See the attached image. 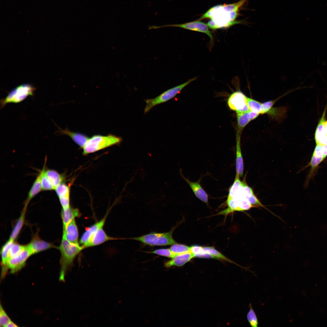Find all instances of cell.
<instances>
[{"mask_svg": "<svg viewBox=\"0 0 327 327\" xmlns=\"http://www.w3.org/2000/svg\"><path fill=\"white\" fill-rule=\"evenodd\" d=\"M108 235L103 229L101 228L92 235L89 241L82 246L83 249L100 245L108 241L116 239Z\"/></svg>", "mask_w": 327, "mask_h": 327, "instance_id": "8fae6325", "label": "cell"}, {"mask_svg": "<svg viewBox=\"0 0 327 327\" xmlns=\"http://www.w3.org/2000/svg\"><path fill=\"white\" fill-rule=\"evenodd\" d=\"M56 193L58 198L70 197V187L65 183H61L55 189Z\"/></svg>", "mask_w": 327, "mask_h": 327, "instance_id": "4dcf8cb0", "label": "cell"}, {"mask_svg": "<svg viewBox=\"0 0 327 327\" xmlns=\"http://www.w3.org/2000/svg\"><path fill=\"white\" fill-rule=\"evenodd\" d=\"M147 253L155 254L171 258L173 257L176 255L172 252L170 248L157 249L152 251L148 252Z\"/></svg>", "mask_w": 327, "mask_h": 327, "instance_id": "836d02e7", "label": "cell"}, {"mask_svg": "<svg viewBox=\"0 0 327 327\" xmlns=\"http://www.w3.org/2000/svg\"><path fill=\"white\" fill-rule=\"evenodd\" d=\"M123 139L112 134L95 135L89 138L83 147V154L86 155L108 147L120 144Z\"/></svg>", "mask_w": 327, "mask_h": 327, "instance_id": "3957f363", "label": "cell"}, {"mask_svg": "<svg viewBox=\"0 0 327 327\" xmlns=\"http://www.w3.org/2000/svg\"><path fill=\"white\" fill-rule=\"evenodd\" d=\"M61 217L63 222V230L67 225L76 217H79L81 215L77 208H71V206L66 209H62L61 213Z\"/></svg>", "mask_w": 327, "mask_h": 327, "instance_id": "ffe728a7", "label": "cell"}, {"mask_svg": "<svg viewBox=\"0 0 327 327\" xmlns=\"http://www.w3.org/2000/svg\"><path fill=\"white\" fill-rule=\"evenodd\" d=\"M33 255L27 245L18 254L10 258L8 262L10 273H15L20 270L25 266L27 259Z\"/></svg>", "mask_w": 327, "mask_h": 327, "instance_id": "30bf717a", "label": "cell"}, {"mask_svg": "<svg viewBox=\"0 0 327 327\" xmlns=\"http://www.w3.org/2000/svg\"><path fill=\"white\" fill-rule=\"evenodd\" d=\"M41 171L37 176L29 190L24 202V207H27L31 200L40 192L42 191L41 183Z\"/></svg>", "mask_w": 327, "mask_h": 327, "instance_id": "44dd1931", "label": "cell"}, {"mask_svg": "<svg viewBox=\"0 0 327 327\" xmlns=\"http://www.w3.org/2000/svg\"><path fill=\"white\" fill-rule=\"evenodd\" d=\"M201 253H209L214 256L215 259H222L230 263H235L212 247H203Z\"/></svg>", "mask_w": 327, "mask_h": 327, "instance_id": "f1b7e54d", "label": "cell"}, {"mask_svg": "<svg viewBox=\"0 0 327 327\" xmlns=\"http://www.w3.org/2000/svg\"><path fill=\"white\" fill-rule=\"evenodd\" d=\"M229 108L236 113L250 111L247 103V97L241 91H237L229 96L227 101Z\"/></svg>", "mask_w": 327, "mask_h": 327, "instance_id": "9c48e42d", "label": "cell"}, {"mask_svg": "<svg viewBox=\"0 0 327 327\" xmlns=\"http://www.w3.org/2000/svg\"><path fill=\"white\" fill-rule=\"evenodd\" d=\"M47 158H45V163L42 170L41 171V183L42 191H47L54 190V188L45 173L46 168Z\"/></svg>", "mask_w": 327, "mask_h": 327, "instance_id": "f546056e", "label": "cell"}, {"mask_svg": "<svg viewBox=\"0 0 327 327\" xmlns=\"http://www.w3.org/2000/svg\"><path fill=\"white\" fill-rule=\"evenodd\" d=\"M239 15L237 12H229L224 5H220L210 8L200 19L210 18L211 19L208 21L207 25L211 29L215 30L241 23L242 21H235Z\"/></svg>", "mask_w": 327, "mask_h": 327, "instance_id": "6da1fadb", "label": "cell"}, {"mask_svg": "<svg viewBox=\"0 0 327 327\" xmlns=\"http://www.w3.org/2000/svg\"><path fill=\"white\" fill-rule=\"evenodd\" d=\"M249 310L247 314V319L249 325L252 327H257L258 319L251 303L249 304Z\"/></svg>", "mask_w": 327, "mask_h": 327, "instance_id": "1f68e13d", "label": "cell"}, {"mask_svg": "<svg viewBox=\"0 0 327 327\" xmlns=\"http://www.w3.org/2000/svg\"><path fill=\"white\" fill-rule=\"evenodd\" d=\"M27 246L33 254L54 247L51 243L41 239L36 235L33 237Z\"/></svg>", "mask_w": 327, "mask_h": 327, "instance_id": "5bb4252c", "label": "cell"}, {"mask_svg": "<svg viewBox=\"0 0 327 327\" xmlns=\"http://www.w3.org/2000/svg\"><path fill=\"white\" fill-rule=\"evenodd\" d=\"M14 242L9 239L2 246L1 249V279H3L5 278L9 269L8 262L10 259L9 250L10 247Z\"/></svg>", "mask_w": 327, "mask_h": 327, "instance_id": "9a60e30c", "label": "cell"}, {"mask_svg": "<svg viewBox=\"0 0 327 327\" xmlns=\"http://www.w3.org/2000/svg\"><path fill=\"white\" fill-rule=\"evenodd\" d=\"M326 110L320 119L315 130V138L316 146L312 155L323 160L327 156V120L325 118Z\"/></svg>", "mask_w": 327, "mask_h": 327, "instance_id": "277c9868", "label": "cell"}, {"mask_svg": "<svg viewBox=\"0 0 327 327\" xmlns=\"http://www.w3.org/2000/svg\"><path fill=\"white\" fill-rule=\"evenodd\" d=\"M194 257V255L190 252L177 255L171 259L165 262L164 266L166 268L182 266Z\"/></svg>", "mask_w": 327, "mask_h": 327, "instance_id": "2e32d148", "label": "cell"}, {"mask_svg": "<svg viewBox=\"0 0 327 327\" xmlns=\"http://www.w3.org/2000/svg\"><path fill=\"white\" fill-rule=\"evenodd\" d=\"M27 208L24 207L21 215L18 220L11 233L9 239L14 241L18 235L24 223Z\"/></svg>", "mask_w": 327, "mask_h": 327, "instance_id": "484cf974", "label": "cell"}, {"mask_svg": "<svg viewBox=\"0 0 327 327\" xmlns=\"http://www.w3.org/2000/svg\"><path fill=\"white\" fill-rule=\"evenodd\" d=\"M236 173L242 177L243 175V163L240 145V135H239L236 136Z\"/></svg>", "mask_w": 327, "mask_h": 327, "instance_id": "7402d4cb", "label": "cell"}, {"mask_svg": "<svg viewBox=\"0 0 327 327\" xmlns=\"http://www.w3.org/2000/svg\"><path fill=\"white\" fill-rule=\"evenodd\" d=\"M58 248L61 254L59 279L60 281L64 282L68 271L72 266L75 258L84 249L79 244L69 242L63 236Z\"/></svg>", "mask_w": 327, "mask_h": 327, "instance_id": "7a4b0ae2", "label": "cell"}, {"mask_svg": "<svg viewBox=\"0 0 327 327\" xmlns=\"http://www.w3.org/2000/svg\"><path fill=\"white\" fill-rule=\"evenodd\" d=\"M277 100L269 101L262 103L264 114H266L272 107Z\"/></svg>", "mask_w": 327, "mask_h": 327, "instance_id": "8d00e7d4", "label": "cell"}, {"mask_svg": "<svg viewBox=\"0 0 327 327\" xmlns=\"http://www.w3.org/2000/svg\"><path fill=\"white\" fill-rule=\"evenodd\" d=\"M197 78V77H195L190 79L181 84L166 90L154 98L145 100L146 105L144 109V114L148 113L156 105L167 102L174 97L184 88L196 80Z\"/></svg>", "mask_w": 327, "mask_h": 327, "instance_id": "8992f818", "label": "cell"}, {"mask_svg": "<svg viewBox=\"0 0 327 327\" xmlns=\"http://www.w3.org/2000/svg\"><path fill=\"white\" fill-rule=\"evenodd\" d=\"M59 133L69 136L80 147L83 148L89 139L86 135L82 133L70 131L68 128L62 130L59 128Z\"/></svg>", "mask_w": 327, "mask_h": 327, "instance_id": "d6986e66", "label": "cell"}, {"mask_svg": "<svg viewBox=\"0 0 327 327\" xmlns=\"http://www.w3.org/2000/svg\"><path fill=\"white\" fill-rule=\"evenodd\" d=\"M25 245H22L17 243H12L9 250L10 258L15 256L19 253L24 248Z\"/></svg>", "mask_w": 327, "mask_h": 327, "instance_id": "d590c367", "label": "cell"}, {"mask_svg": "<svg viewBox=\"0 0 327 327\" xmlns=\"http://www.w3.org/2000/svg\"><path fill=\"white\" fill-rule=\"evenodd\" d=\"M107 216V215L99 221L86 228L80 239L79 243L81 246H83L87 243L94 233L100 228L103 227Z\"/></svg>", "mask_w": 327, "mask_h": 327, "instance_id": "e0dca14e", "label": "cell"}, {"mask_svg": "<svg viewBox=\"0 0 327 327\" xmlns=\"http://www.w3.org/2000/svg\"><path fill=\"white\" fill-rule=\"evenodd\" d=\"M11 320L1 304L0 306V327H6L8 323Z\"/></svg>", "mask_w": 327, "mask_h": 327, "instance_id": "e575fe53", "label": "cell"}, {"mask_svg": "<svg viewBox=\"0 0 327 327\" xmlns=\"http://www.w3.org/2000/svg\"><path fill=\"white\" fill-rule=\"evenodd\" d=\"M170 249L173 253L177 255L189 252L190 246L176 243L172 245Z\"/></svg>", "mask_w": 327, "mask_h": 327, "instance_id": "d6a6232c", "label": "cell"}, {"mask_svg": "<svg viewBox=\"0 0 327 327\" xmlns=\"http://www.w3.org/2000/svg\"><path fill=\"white\" fill-rule=\"evenodd\" d=\"M239 177V176L236 173L234 182L229 190L228 198H235L239 193L242 185V181L240 180Z\"/></svg>", "mask_w": 327, "mask_h": 327, "instance_id": "4316f807", "label": "cell"}, {"mask_svg": "<svg viewBox=\"0 0 327 327\" xmlns=\"http://www.w3.org/2000/svg\"><path fill=\"white\" fill-rule=\"evenodd\" d=\"M35 88L28 84L20 85L11 90L5 98L1 99L0 109L9 103H18L29 96H32Z\"/></svg>", "mask_w": 327, "mask_h": 327, "instance_id": "52a82bcc", "label": "cell"}, {"mask_svg": "<svg viewBox=\"0 0 327 327\" xmlns=\"http://www.w3.org/2000/svg\"><path fill=\"white\" fill-rule=\"evenodd\" d=\"M203 247L198 245H194L190 246V252L194 255L201 253L202 252Z\"/></svg>", "mask_w": 327, "mask_h": 327, "instance_id": "f35d334b", "label": "cell"}, {"mask_svg": "<svg viewBox=\"0 0 327 327\" xmlns=\"http://www.w3.org/2000/svg\"><path fill=\"white\" fill-rule=\"evenodd\" d=\"M62 236L71 243L79 244L78 230L75 219L69 223L63 230Z\"/></svg>", "mask_w": 327, "mask_h": 327, "instance_id": "ac0fdd59", "label": "cell"}, {"mask_svg": "<svg viewBox=\"0 0 327 327\" xmlns=\"http://www.w3.org/2000/svg\"><path fill=\"white\" fill-rule=\"evenodd\" d=\"M180 173L182 177L188 183L196 196L202 201L207 204L208 195L201 186L199 181L193 182L190 181L183 175L181 169Z\"/></svg>", "mask_w": 327, "mask_h": 327, "instance_id": "4fadbf2b", "label": "cell"}, {"mask_svg": "<svg viewBox=\"0 0 327 327\" xmlns=\"http://www.w3.org/2000/svg\"><path fill=\"white\" fill-rule=\"evenodd\" d=\"M250 110L245 112L236 113L238 128V133L240 132L252 120Z\"/></svg>", "mask_w": 327, "mask_h": 327, "instance_id": "d4e9b609", "label": "cell"}, {"mask_svg": "<svg viewBox=\"0 0 327 327\" xmlns=\"http://www.w3.org/2000/svg\"><path fill=\"white\" fill-rule=\"evenodd\" d=\"M238 196L245 198L254 207H264L255 195L252 189L244 181H242L241 187Z\"/></svg>", "mask_w": 327, "mask_h": 327, "instance_id": "7c38bea8", "label": "cell"}, {"mask_svg": "<svg viewBox=\"0 0 327 327\" xmlns=\"http://www.w3.org/2000/svg\"><path fill=\"white\" fill-rule=\"evenodd\" d=\"M247 103L251 111L257 113L259 114H264L262 103L247 97Z\"/></svg>", "mask_w": 327, "mask_h": 327, "instance_id": "83f0119b", "label": "cell"}, {"mask_svg": "<svg viewBox=\"0 0 327 327\" xmlns=\"http://www.w3.org/2000/svg\"><path fill=\"white\" fill-rule=\"evenodd\" d=\"M207 25L199 21L187 22L181 24H166L161 26L152 25L149 27V29H157L167 27L180 28L184 29L204 33L210 38L211 43H213L214 38L212 34L209 29Z\"/></svg>", "mask_w": 327, "mask_h": 327, "instance_id": "ba28073f", "label": "cell"}, {"mask_svg": "<svg viewBox=\"0 0 327 327\" xmlns=\"http://www.w3.org/2000/svg\"><path fill=\"white\" fill-rule=\"evenodd\" d=\"M63 209H66L70 206V200L69 197L58 198Z\"/></svg>", "mask_w": 327, "mask_h": 327, "instance_id": "74e56055", "label": "cell"}, {"mask_svg": "<svg viewBox=\"0 0 327 327\" xmlns=\"http://www.w3.org/2000/svg\"><path fill=\"white\" fill-rule=\"evenodd\" d=\"M286 110L284 107H272L266 114L272 119L281 122L286 117Z\"/></svg>", "mask_w": 327, "mask_h": 327, "instance_id": "cb8c5ba5", "label": "cell"}, {"mask_svg": "<svg viewBox=\"0 0 327 327\" xmlns=\"http://www.w3.org/2000/svg\"><path fill=\"white\" fill-rule=\"evenodd\" d=\"M45 173L53 186L54 190L58 186L63 183L64 179L62 174H61L54 170L45 169Z\"/></svg>", "mask_w": 327, "mask_h": 327, "instance_id": "603a6c76", "label": "cell"}, {"mask_svg": "<svg viewBox=\"0 0 327 327\" xmlns=\"http://www.w3.org/2000/svg\"><path fill=\"white\" fill-rule=\"evenodd\" d=\"M173 230L172 229L169 232L162 233L152 232L130 239L152 246L172 245L177 243L172 236Z\"/></svg>", "mask_w": 327, "mask_h": 327, "instance_id": "5b68a950", "label": "cell"}, {"mask_svg": "<svg viewBox=\"0 0 327 327\" xmlns=\"http://www.w3.org/2000/svg\"><path fill=\"white\" fill-rule=\"evenodd\" d=\"M18 326L17 324H16L15 323L13 322L12 320H10L9 321V322L8 323L6 326V327H16Z\"/></svg>", "mask_w": 327, "mask_h": 327, "instance_id": "ab89813d", "label": "cell"}]
</instances>
